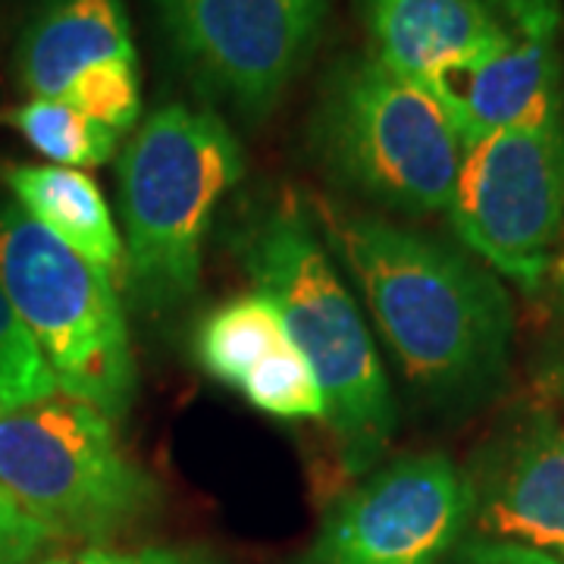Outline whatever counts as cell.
Listing matches in <instances>:
<instances>
[{"label": "cell", "instance_id": "1", "mask_svg": "<svg viewBox=\"0 0 564 564\" xmlns=\"http://www.w3.org/2000/svg\"><path fill=\"white\" fill-rule=\"evenodd\" d=\"M323 232L414 389L433 402H464L502 377L511 307L486 270L377 214L323 207Z\"/></svg>", "mask_w": 564, "mask_h": 564}, {"label": "cell", "instance_id": "2", "mask_svg": "<svg viewBox=\"0 0 564 564\" xmlns=\"http://www.w3.org/2000/svg\"><path fill=\"white\" fill-rule=\"evenodd\" d=\"M236 258L280 307L292 343L311 364L343 470L351 477L373 470L392 443L395 404L361 311L302 207L254 214L239 232Z\"/></svg>", "mask_w": 564, "mask_h": 564}, {"label": "cell", "instance_id": "3", "mask_svg": "<svg viewBox=\"0 0 564 564\" xmlns=\"http://www.w3.org/2000/svg\"><path fill=\"white\" fill-rule=\"evenodd\" d=\"M126 282L144 311H173L202 285V251L220 202L242 182L236 132L210 110L170 104L120 151Z\"/></svg>", "mask_w": 564, "mask_h": 564}, {"label": "cell", "instance_id": "4", "mask_svg": "<svg viewBox=\"0 0 564 564\" xmlns=\"http://www.w3.org/2000/svg\"><path fill=\"white\" fill-rule=\"evenodd\" d=\"M311 151L339 188L404 217L448 210L464 161L443 104L373 51L326 69Z\"/></svg>", "mask_w": 564, "mask_h": 564}, {"label": "cell", "instance_id": "5", "mask_svg": "<svg viewBox=\"0 0 564 564\" xmlns=\"http://www.w3.org/2000/svg\"><path fill=\"white\" fill-rule=\"evenodd\" d=\"M0 285L63 395L98 408L110 421L122 417L139 373L110 276L20 204L0 202Z\"/></svg>", "mask_w": 564, "mask_h": 564}, {"label": "cell", "instance_id": "6", "mask_svg": "<svg viewBox=\"0 0 564 564\" xmlns=\"http://www.w3.org/2000/svg\"><path fill=\"white\" fill-rule=\"evenodd\" d=\"M0 489L63 540H110L161 505L154 477L122 452L110 417L61 392L0 411Z\"/></svg>", "mask_w": 564, "mask_h": 564}, {"label": "cell", "instance_id": "7", "mask_svg": "<svg viewBox=\"0 0 564 564\" xmlns=\"http://www.w3.org/2000/svg\"><path fill=\"white\" fill-rule=\"evenodd\" d=\"M448 220L508 280L543 285L564 245V107L464 148Z\"/></svg>", "mask_w": 564, "mask_h": 564}, {"label": "cell", "instance_id": "8", "mask_svg": "<svg viewBox=\"0 0 564 564\" xmlns=\"http://www.w3.org/2000/svg\"><path fill=\"white\" fill-rule=\"evenodd\" d=\"M163 35L207 98L267 117L321 39L329 0H154Z\"/></svg>", "mask_w": 564, "mask_h": 564}, {"label": "cell", "instance_id": "9", "mask_svg": "<svg viewBox=\"0 0 564 564\" xmlns=\"http://www.w3.org/2000/svg\"><path fill=\"white\" fill-rule=\"evenodd\" d=\"M474 514V486L440 452L386 464L323 514L299 564H443Z\"/></svg>", "mask_w": 564, "mask_h": 564}, {"label": "cell", "instance_id": "10", "mask_svg": "<svg viewBox=\"0 0 564 564\" xmlns=\"http://www.w3.org/2000/svg\"><path fill=\"white\" fill-rule=\"evenodd\" d=\"M486 7L505 29L502 44L426 85L443 104L464 148L564 107L558 63L562 0H486Z\"/></svg>", "mask_w": 564, "mask_h": 564}, {"label": "cell", "instance_id": "11", "mask_svg": "<svg viewBox=\"0 0 564 564\" xmlns=\"http://www.w3.org/2000/svg\"><path fill=\"white\" fill-rule=\"evenodd\" d=\"M474 514L486 540L564 562V421L540 414L486 455Z\"/></svg>", "mask_w": 564, "mask_h": 564}, {"label": "cell", "instance_id": "12", "mask_svg": "<svg viewBox=\"0 0 564 564\" xmlns=\"http://www.w3.org/2000/svg\"><path fill=\"white\" fill-rule=\"evenodd\" d=\"M113 63H139L122 0H41L17 47L22 88L47 101Z\"/></svg>", "mask_w": 564, "mask_h": 564}, {"label": "cell", "instance_id": "13", "mask_svg": "<svg viewBox=\"0 0 564 564\" xmlns=\"http://www.w3.org/2000/svg\"><path fill=\"white\" fill-rule=\"evenodd\" d=\"M361 17L373 54L423 88L505 41L486 0H361Z\"/></svg>", "mask_w": 564, "mask_h": 564}, {"label": "cell", "instance_id": "14", "mask_svg": "<svg viewBox=\"0 0 564 564\" xmlns=\"http://www.w3.org/2000/svg\"><path fill=\"white\" fill-rule=\"evenodd\" d=\"M0 180L10 188L13 202L66 248L95 263L107 276L120 270V232L104 202V192L88 173L57 163H7L0 166Z\"/></svg>", "mask_w": 564, "mask_h": 564}, {"label": "cell", "instance_id": "15", "mask_svg": "<svg viewBox=\"0 0 564 564\" xmlns=\"http://www.w3.org/2000/svg\"><path fill=\"white\" fill-rule=\"evenodd\" d=\"M289 343L292 336L273 299L263 292H245L204 317L195 333V361L210 380L239 389L263 358Z\"/></svg>", "mask_w": 564, "mask_h": 564}, {"label": "cell", "instance_id": "16", "mask_svg": "<svg viewBox=\"0 0 564 564\" xmlns=\"http://www.w3.org/2000/svg\"><path fill=\"white\" fill-rule=\"evenodd\" d=\"M0 122L20 132L41 158L54 161L57 166H69V170L104 166L120 154V132L107 129L63 101L32 98L0 113Z\"/></svg>", "mask_w": 564, "mask_h": 564}, {"label": "cell", "instance_id": "17", "mask_svg": "<svg viewBox=\"0 0 564 564\" xmlns=\"http://www.w3.org/2000/svg\"><path fill=\"white\" fill-rule=\"evenodd\" d=\"M236 392H242L245 402L276 421H323L326 417L321 383L295 343L263 358Z\"/></svg>", "mask_w": 564, "mask_h": 564}, {"label": "cell", "instance_id": "18", "mask_svg": "<svg viewBox=\"0 0 564 564\" xmlns=\"http://www.w3.org/2000/svg\"><path fill=\"white\" fill-rule=\"evenodd\" d=\"M57 380L0 285V411L57 395Z\"/></svg>", "mask_w": 564, "mask_h": 564}, {"label": "cell", "instance_id": "19", "mask_svg": "<svg viewBox=\"0 0 564 564\" xmlns=\"http://www.w3.org/2000/svg\"><path fill=\"white\" fill-rule=\"evenodd\" d=\"M51 536L0 489V564H25Z\"/></svg>", "mask_w": 564, "mask_h": 564}, {"label": "cell", "instance_id": "20", "mask_svg": "<svg viewBox=\"0 0 564 564\" xmlns=\"http://www.w3.org/2000/svg\"><path fill=\"white\" fill-rule=\"evenodd\" d=\"M443 564H564L536 549L514 543H496V540H470L458 545Z\"/></svg>", "mask_w": 564, "mask_h": 564}, {"label": "cell", "instance_id": "21", "mask_svg": "<svg viewBox=\"0 0 564 564\" xmlns=\"http://www.w3.org/2000/svg\"><path fill=\"white\" fill-rule=\"evenodd\" d=\"M202 552L192 549H139V552H110V549H85L69 558H54L44 564H195Z\"/></svg>", "mask_w": 564, "mask_h": 564}, {"label": "cell", "instance_id": "22", "mask_svg": "<svg viewBox=\"0 0 564 564\" xmlns=\"http://www.w3.org/2000/svg\"><path fill=\"white\" fill-rule=\"evenodd\" d=\"M195 564H214V558H210V555H204V552H202V558H198Z\"/></svg>", "mask_w": 564, "mask_h": 564}]
</instances>
